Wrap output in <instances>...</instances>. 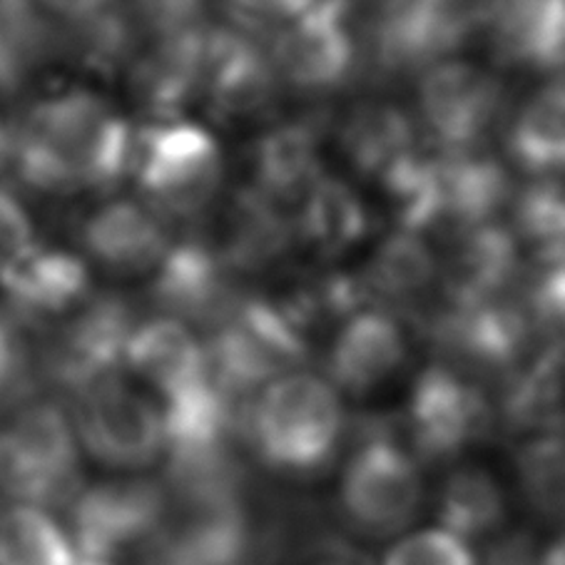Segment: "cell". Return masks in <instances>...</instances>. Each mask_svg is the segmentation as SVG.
I'll return each mask as SVG.
<instances>
[{
    "label": "cell",
    "mask_w": 565,
    "mask_h": 565,
    "mask_svg": "<svg viewBox=\"0 0 565 565\" xmlns=\"http://www.w3.org/2000/svg\"><path fill=\"white\" fill-rule=\"evenodd\" d=\"M130 122L103 95L73 87L28 107L8 140V162L41 194L113 192L132 172Z\"/></svg>",
    "instance_id": "cell-1"
},
{
    "label": "cell",
    "mask_w": 565,
    "mask_h": 565,
    "mask_svg": "<svg viewBox=\"0 0 565 565\" xmlns=\"http://www.w3.org/2000/svg\"><path fill=\"white\" fill-rule=\"evenodd\" d=\"M239 431L267 471L285 479H315L344 448V396L324 374L289 369L257 388L242 412Z\"/></svg>",
    "instance_id": "cell-2"
},
{
    "label": "cell",
    "mask_w": 565,
    "mask_h": 565,
    "mask_svg": "<svg viewBox=\"0 0 565 565\" xmlns=\"http://www.w3.org/2000/svg\"><path fill=\"white\" fill-rule=\"evenodd\" d=\"M138 321L132 301L120 291H93L65 319L41 331L33 354L35 382L77 402L120 379Z\"/></svg>",
    "instance_id": "cell-3"
},
{
    "label": "cell",
    "mask_w": 565,
    "mask_h": 565,
    "mask_svg": "<svg viewBox=\"0 0 565 565\" xmlns=\"http://www.w3.org/2000/svg\"><path fill=\"white\" fill-rule=\"evenodd\" d=\"M77 434L53 398H28L0 424V493L13 503L71 505L81 491Z\"/></svg>",
    "instance_id": "cell-4"
},
{
    "label": "cell",
    "mask_w": 565,
    "mask_h": 565,
    "mask_svg": "<svg viewBox=\"0 0 565 565\" xmlns=\"http://www.w3.org/2000/svg\"><path fill=\"white\" fill-rule=\"evenodd\" d=\"M132 174L145 204L164 222H192L217 200L224 158L214 135L202 125L162 120L135 135Z\"/></svg>",
    "instance_id": "cell-5"
},
{
    "label": "cell",
    "mask_w": 565,
    "mask_h": 565,
    "mask_svg": "<svg viewBox=\"0 0 565 565\" xmlns=\"http://www.w3.org/2000/svg\"><path fill=\"white\" fill-rule=\"evenodd\" d=\"M424 473L416 454L394 436L374 434L349 451L339 479V511L366 539H392L424 505Z\"/></svg>",
    "instance_id": "cell-6"
},
{
    "label": "cell",
    "mask_w": 565,
    "mask_h": 565,
    "mask_svg": "<svg viewBox=\"0 0 565 565\" xmlns=\"http://www.w3.org/2000/svg\"><path fill=\"white\" fill-rule=\"evenodd\" d=\"M67 509L77 555L115 561L154 539L168 511V489L152 479L100 481L77 491Z\"/></svg>",
    "instance_id": "cell-7"
},
{
    "label": "cell",
    "mask_w": 565,
    "mask_h": 565,
    "mask_svg": "<svg viewBox=\"0 0 565 565\" xmlns=\"http://www.w3.org/2000/svg\"><path fill=\"white\" fill-rule=\"evenodd\" d=\"M503 113L499 77L461 57H444L424 67L418 81V118L446 152L481 148Z\"/></svg>",
    "instance_id": "cell-8"
},
{
    "label": "cell",
    "mask_w": 565,
    "mask_h": 565,
    "mask_svg": "<svg viewBox=\"0 0 565 565\" xmlns=\"http://www.w3.org/2000/svg\"><path fill=\"white\" fill-rule=\"evenodd\" d=\"M75 428L87 454L118 471H140L164 454L162 412L122 379L77 398Z\"/></svg>",
    "instance_id": "cell-9"
},
{
    "label": "cell",
    "mask_w": 565,
    "mask_h": 565,
    "mask_svg": "<svg viewBox=\"0 0 565 565\" xmlns=\"http://www.w3.org/2000/svg\"><path fill=\"white\" fill-rule=\"evenodd\" d=\"M483 388L454 366H428L416 379L406 408V428L416 459L451 461L489 428Z\"/></svg>",
    "instance_id": "cell-10"
},
{
    "label": "cell",
    "mask_w": 565,
    "mask_h": 565,
    "mask_svg": "<svg viewBox=\"0 0 565 565\" xmlns=\"http://www.w3.org/2000/svg\"><path fill=\"white\" fill-rule=\"evenodd\" d=\"M408 352V331L392 311L354 309L329 337L324 376L342 396L369 398L402 376Z\"/></svg>",
    "instance_id": "cell-11"
},
{
    "label": "cell",
    "mask_w": 565,
    "mask_h": 565,
    "mask_svg": "<svg viewBox=\"0 0 565 565\" xmlns=\"http://www.w3.org/2000/svg\"><path fill=\"white\" fill-rule=\"evenodd\" d=\"M269 61L279 83L299 93H329L347 83L356 63L354 35L337 0L315 8L277 31Z\"/></svg>",
    "instance_id": "cell-12"
},
{
    "label": "cell",
    "mask_w": 565,
    "mask_h": 565,
    "mask_svg": "<svg viewBox=\"0 0 565 565\" xmlns=\"http://www.w3.org/2000/svg\"><path fill=\"white\" fill-rule=\"evenodd\" d=\"M6 315L23 331L51 329L93 295L90 271L73 252L35 245L0 271Z\"/></svg>",
    "instance_id": "cell-13"
},
{
    "label": "cell",
    "mask_w": 565,
    "mask_h": 565,
    "mask_svg": "<svg viewBox=\"0 0 565 565\" xmlns=\"http://www.w3.org/2000/svg\"><path fill=\"white\" fill-rule=\"evenodd\" d=\"M230 275L217 249L200 239H182L170 245L154 269L150 299L162 317L212 331L237 305Z\"/></svg>",
    "instance_id": "cell-14"
},
{
    "label": "cell",
    "mask_w": 565,
    "mask_h": 565,
    "mask_svg": "<svg viewBox=\"0 0 565 565\" xmlns=\"http://www.w3.org/2000/svg\"><path fill=\"white\" fill-rule=\"evenodd\" d=\"M207 28L160 35L138 51L130 65V90L154 122L178 120L194 97L202 95Z\"/></svg>",
    "instance_id": "cell-15"
},
{
    "label": "cell",
    "mask_w": 565,
    "mask_h": 565,
    "mask_svg": "<svg viewBox=\"0 0 565 565\" xmlns=\"http://www.w3.org/2000/svg\"><path fill=\"white\" fill-rule=\"evenodd\" d=\"M269 53L245 31L207 28L202 97L220 118H249L269 103L277 87Z\"/></svg>",
    "instance_id": "cell-16"
},
{
    "label": "cell",
    "mask_w": 565,
    "mask_h": 565,
    "mask_svg": "<svg viewBox=\"0 0 565 565\" xmlns=\"http://www.w3.org/2000/svg\"><path fill=\"white\" fill-rule=\"evenodd\" d=\"M81 239L97 265L122 275L158 269L172 245L168 222L145 202L125 198L105 202L87 214Z\"/></svg>",
    "instance_id": "cell-17"
},
{
    "label": "cell",
    "mask_w": 565,
    "mask_h": 565,
    "mask_svg": "<svg viewBox=\"0 0 565 565\" xmlns=\"http://www.w3.org/2000/svg\"><path fill=\"white\" fill-rule=\"evenodd\" d=\"M125 369L158 388L162 402L207 382V347L194 331L172 317H150L135 327Z\"/></svg>",
    "instance_id": "cell-18"
},
{
    "label": "cell",
    "mask_w": 565,
    "mask_h": 565,
    "mask_svg": "<svg viewBox=\"0 0 565 565\" xmlns=\"http://www.w3.org/2000/svg\"><path fill=\"white\" fill-rule=\"evenodd\" d=\"M486 28L505 61L565 67V0H486Z\"/></svg>",
    "instance_id": "cell-19"
},
{
    "label": "cell",
    "mask_w": 565,
    "mask_h": 565,
    "mask_svg": "<svg viewBox=\"0 0 565 565\" xmlns=\"http://www.w3.org/2000/svg\"><path fill=\"white\" fill-rule=\"evenodd\" d=\"M511 160L535 182H565V83L543 85L505 130Z\"/></svg>",
    "instance_id": "cell-20"
},
{
    "label": "cell",
    "mask_w": 565,
    "mask_h": 565,
    "mask_svg": "<svg viewBox=\"0 0 565 565\" xmlns=\"http://www.w3.org/2000/svg\"><path fill=\"white\" fill-rule=\"evenodd\" d=\"M138 31L140 25L130 8L110 0L81 21L55 25V55H65L87 73L113 77L130 71L140 51Z\"/></svg>",
    "instance_id": "cell-21"
},
{
    "label": "cell",
    "mask_w": 565,
    "mask_h": 565,
    "mask_svg": "<svg viewBox=\"0 0 565 565\" xmlns=\"http://www.w3.org/2000/svg\"><path fill=\"white\" fill-rule=\"evenodd\" d=\"M344 152L359 170L388 188L418 160L414 125L392 105H366L344 125Z\"/></svg>",
    "instance_id": "cell-22"
},
{
    "label": "cell",
    "mask_w": 565,
    "mask_h": 565,
    "mask_svg": "<svg viewBox=\"0 0 565 565\" xmlns=\"http://www.w3.org/2000/svg\"><path fill=\"white\" fill-rule=\"evenodd\" d=\"M509 501L493 471L481 463H459L446 473L436 499V519L444 531L473 543L503 531Z\"/></svg>",
    "instance_id": "cell-23"
},
{
    "label": "cell",
    "mask_w": 565,
    "mask_h": 565,
    "mask_svg": "<svg viewBox=\"0 0 565 565\" xmlns=\"http://www.w3.org/2000/svg\"><path fill=\"white\" fill-rule=\"evenodd\" d=\"M55 55V25L35 0H0V95L23 90L31 75Z\"/></svg>",
    "instance_id": "cell-24"
},
{
    "label": "cell",
    "mask_w": 565,
    "mask_h": 565,
    "mask_svg": "<svg viewBox=\"0 0 565 565\" xmlns=\"http://www.w3.org/2000/svg\"><path fill=\"white\" fill-rule=\"evenodd\" d=\"M257 192L269 202L301 200L321 178L317 142L305 128L269 132L257 148Z\"/></svg>",
    "instance_id": "cell-25"
},
{
    "label": "cell",
    "mask_w": 565,
    "mask_h": 565,
    "mask_svg": "<svg viewBox=\"0 0 565 565\" xmlns=\"http://www.w3.org/2000/svg\"><path fill=\"white\" fill-rule=\"evenodd\" d=\"M0 565H77V551L45 509L11 503L0 511Z\"/></svg>",
    "instance_id": "cell-26"
},
{
    "label": "cell",
    "mask_w": 565,
    "mask_h": 565,
    "mask_svg": "<svg viewBox=\"0 0 565 565\" xmlns=\"http://www.w3.org/2000/svg\"><path fill=\"white\" fill-rule=\"evenodd\" d=\"M515 479L525 505L548 523L565 525V431L531 434L515 454Z\"/></svg>",
    "instance_id": "cell-27"
},
{
    "label": "cell",
    "mask_w": 565,
    "mask_h": 565,
    "mask_svg": "<svg viewBox=\"0 0 565 565\" xmlns=\"http://www.w3.org/2000/svg\"><path fill=\"white\" fill-rule=\"evenodd\" d=\"M366 210L344 182L319 178L301 198L299 230L311 247L342 252L364 237Z\"/></svg>",
    "instance_id": "cell-28"
},
{
    "label": "cell",
    "mask_w": 565,
    "mask_h": 565,
    "mask_svg": "<svg viewBox=\"0 0 565 565\" xmlns=\"http://www.w3.org/2000/svg\"><path fill=\"white\" fill-rule=\"evenodd\" d=\"M434 275L436 265L431 252L412 232L388 242L384 252H379L372 269L376 289L392 297H412L414 291L431 285Z\"/></svg>",
    "instance_id": "cell-29"
},
{
    "label": "cell",
    "mask_w": 565,
    "mask_h": 565,
    "mask_svg": "<svg viewBox=\"0 0 565 565\" xmlns=\"http://www.w3.org/2000/svg\"><path fill=\"white\" fill-rule=\"evenodd\" d=\"M525 329L541 339L545 359L565 354V262H551L531 291V307L525 309Z\"/></svg>",
    "instance_id": "cell-30"
},
{
    "label": "cell",
    "mask_w": 565,
    "mask_h": 565,
    "mask_svg": "<svg viewBox=\"0 0 565 565\" xmlns=\"http://www.w3.org/2000/svg\"><path fill=\"white\" fill-rule=\"evenodd\" d=\"M382 565H479V561L471 543L434 525L398 539L384 555Z\"/></svg>",
    "instance_id": "cell-31"
},
{
    "label": "cell",
    "mask_w": 565,
    "mask_h": 565,
    "mask_svg": "<svg viewBox=\"0 0 565 565\" xmlns=\"http://www.w3.org/2000/svg\"><path fill=\"white\" fill-rule=\"evenodd\" d=\"M33 354L28 352L23 329L0 311V408L13 412L35 394Z\"/></svg>",
    "instance_id": "cell-32"
},
{
    "label": "cell",
    "mask_w": 565,
    "mask_h": 565,
    "mask_svg": "<svg viewBox=\"0 0 565 565\" xmlns=\"http://www.w3.org/2000/svg\"><path fill=\"white\" fill-rule=\"evenodd\" d=\"M204 0H132V15L152 38L202 25Z\"/></svg>",
    "instance_id": "cell-33"
},
{
    "label": "cell",
    "mask_w": 565,
    "mask_h": 565,
    "mask_svg": "<svg viewBox=\"0 0 565 565\" xmlns=\"http://www.w3.org/2000/svg\"><path fill=\"white\" fill-rule=\"evenodd\" d=\"M319 0H227L242 31H281L305 15Z\"/></svg>",
    "instance_id": "cell-34"
},
{
    "label": "cell",
    "mask_w": 565,
    "mask_h": 565,
    "mask_svg": "<svg viewBox=\"0 0 565 565\" xmlns=\"http://www.w3.org/2000/svg\"><path fill=\"white\" fill-rule=\"evenodd\" d=\"M35 227L23 202L0 184V271L35 247Z\"/></svg>",
    "instance_id": "cell-35"
},
{
    "label": "cell",
    "mask_w": 565,
    "mask_h": 565,
    "mask_svg": "<svg viewBox=\"0 0 565 565\" xmlns=\"http://www.w3.org/2000/svg\"><path fill=\"white\" fill-rule=\"evenodd\" d=\"M38 3L55 13L57 18H63V23H71L100 11V8L105 3H110V0H38Z\"/></svg>",
    "instance_id": "cell-36"
},
{
    "label": "cell",
    "mask_w": 565,
    "mask_h": 565,
    "mask_svg": "<svg viewBox=\"0 0 565 565\" xmlns=\"http://www.w3.org/2000/svg\"><path fill=\"white\" fill-rule=\"evenodd\" d=\"M535 565H565V525L539 551Z\"/></svg>",
    "instance_id": "cell-37"
},
{
    "label": "cell",
    "mask_w": 565,
    "mask_h": 565,
    "mask_svg": "<svg viewBox=\"0 0 565 565\" xmlns=\"http://www.w3.org/2000/svg\"><path fill=\"white\" fill-rule=\"evenodd\" d=\"M8 140H11V135L6 132V125L0 120V168L8 162Z\"/></svg>",
    "instance_id": "cell-38"
},
{
    "label": "cell",
    "mask_w": 565,
    "mask_h": 565,
    "mask_svg": "<svg viewBox=\"0 0 565 565\" xmlns=\"http://www.w3.org/2000/svg\"><path fill=\"white\" fill-rule=\"evenodd\" d=\"M77 565H118V563L103 561V558H87V555H77Z\"/></svg>",
    "instance_id": "cell-39"
}]
</instances>
